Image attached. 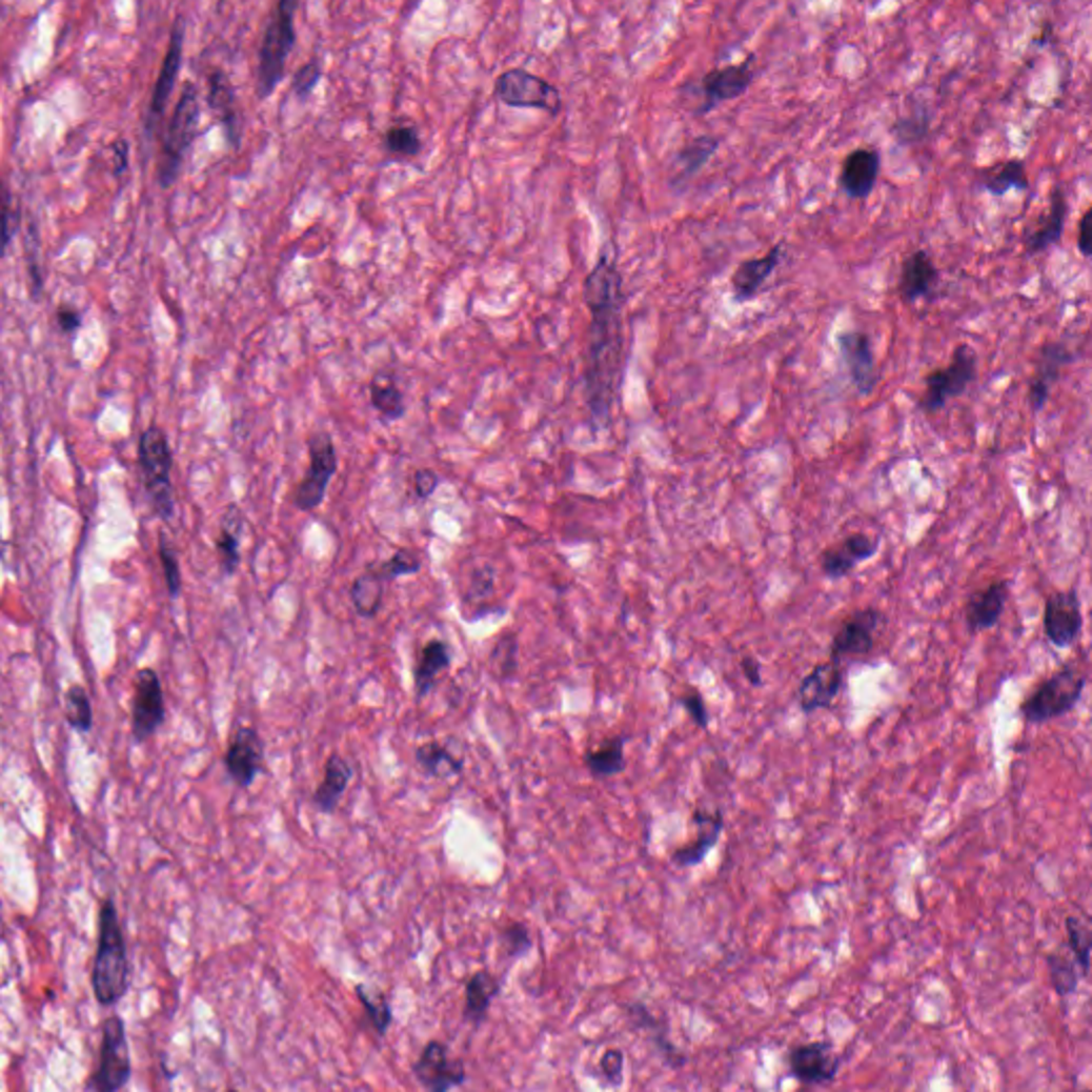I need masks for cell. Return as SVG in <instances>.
<instances>
[{
    "label": "cell",
    "mask_w": 1092,
    "mask_h": 1092,
    "mask_svg": "<svg viewBox=\"0 0 1092 1092\" xmlns=\"http://www.w3.org/2000/svg\"><path fill=\"white\" fill-rule=\"evenodd\" d=\"M585 303L591 317L585 393L595 429L610 423L612 404L619 396L623 367H626V338H623V276L610 244L600 252L598 263L585 278Z\"/></svg>",
    "instance_id": "1"
},
{
    "label": "cell",
    "mask_w": 1092,
    "mask_h": 1092,
    "mask_svg": "<svg viewBox=\"0 0 1092 1092\" xmlns=\"http://www.w3.org/2000/svg\"><path fill=\"white\" fill-rule=\"evenodd\" d=\"M128 984V960H126V948L122 928L118 922V913L112 901H107L101 909V924H99V950L95 958V971H93V986L99 1003L114 1005L118 1003Z\"/></svg>",
    "instance_id": "2"
},
{
    "label": "cell",
    "mask_w": 1092,
    "mask_h": 1092,
    "mask_svg": "<svg viewBox=\"0 0 1092 1092\" xmlns=\"http://www.w3.org/2000/svg\"><path fill=\"white\" fill-rule=\"evenodd\" d=\"M299 9L297 0H280L263 33L261 49H259V73H257V95L259 99H267L276 93L282 82V75L288 62V56L297 43L295 33V12Z\"/></svg>",
    "instance_id": "3"
},
{
    "label": "cell",
    "mask_w": 1092,
    "mask_h": 1092,
    "mask_svg": "<svg viewBox=\"0 0 1092 1092\" xmlns=\"http://www.w3.org/2000/svg\"><path fill=\"white\" fill-rule=\"evenodd\" d=\"M1084 687L1086 674L1077 666L1067 664L1033 689V693L1020 705V713L1031 726L1048 724L1069 715L1079 702Z\"/></svg>",
    "instance_id": "4"
},
{
    "label": "cell",
    "mask_w": 1092,
    "mask_h": 1092,
    "mask_svg": "<svg viewBox=\"0 0 1092 1092\" xmlns=\"http://www.w3.org/2000/svg\"><path fill=\"white\" fill-rule=\"evenodd\" d=\"M139 465L143 472L145 489L149 493L154 510L163 519H171L176 510L174 487H171V448L161 427H147L139 438Z\"/></svg>",
    "instance_id": "5"
},
{
    "label": "cell",
    "mask_w": 1092,
    "mask_h": 1092,
    "mask_svg": "<svg viewBox=\"0 0 1092 1092\" xmlns=\"http://www.w3.org/2000/svg\"><path fill=\"white\" fill-rule=\"evenodd\" d=\"M199 116H201L199 93H197V86L188 82L180 95V101L176 103V109L171 114V120H169V126L165 133L163 156H161V165H159L161 186L167 188L178 180L186 154L197 137Z\"/></svg>",
    "instance_id": "6"
},
{
    "label": "cell",
    "mask_w": 1092,
    "mask_h": 1092,
    "mask_svg": "<svg viewBox=\"0 0 1092 1092\" xmlns=\"http://www.w3.org/2000/svg\"><path fill=\"white\" fill-rule=\"evenodd\" d=\"M977 352L969 344H958L952 352L948 367L932 369L926 378V393L919 402V410L934 414L948 406V402L960 398L977 378Z\"/></svg>",
    "instance_id": "7"
},
{
    "label": "cell",
    "mask_w": 1092,
    "mask_h": 1092,
    "mask_svg": "<svg viewBox=\"0 0 1092 1092\" xmlns=\"http://www.w3.org/2000/svg\"><path fill=\"white\" fill-rule=\"evenodd\" d=\"M309 465L303 481L295 491V506L303 512L317 510L327 496L329 483L338 472V452L331 436L327 431H319L307 442Z\"/></svg>",
    "instance_id": "8"
},
{
    "label": "cell",
    "mask_w": 1092,
    "mask_h": 1092,
    "mask_svg": "<svg viewBox=\"0 0 1092 1092\" xmlns=\"http://www.w3.org/2000/svg\"><path fill=\"white\" fill-rule=\"evenodd\" d=\"M496 97L508 107H533L549 114L562 109L560 90L525 68L502 73L496 82Z\"/></svg>",
    "instance_id": "9"
},
{
    "label": "cell",
    "mask_w": 1092,
    "mask_h": 1092,
    "mask_svg": "<svg viewBox=\"0 0 1092 1092\" xmlns=\"http://www.w3.org/2000/svg\"><path fill=\"white\" fill-rule=\"evenodd\" d=\"M1084 630L1081 600L1077 589L1048 595L1044 606V634L1056 649H1071Z\"/></svg>",
    "instance_id": "10"
},
{
    "label": "cell",
    "mask_w": 1092,
    "mask_h": 1092,
    "mask_svg": "<svg viewBox=\"0 0 1092 1092\" xmlns=\"http://www.w3.org/2000/svg\"><path fill=\"white\" fill-rule=\"evenodd\" d=\"M884 614L877 608L853 610L843 619L830 645V660L843 662L845 658H865L875 647V634L882 628Z\"/></svg>",
    "instance_id": "11"
},
{
    "label": "cell",
    "mask_w": 1092,
    "mask_h": 1092,
    "mask_svg": "<svg viewBox=\"0 0 1092 1092\" xmlns=\"http://www.w3.org/2000/svg\"><path fill=\"white\" fill-rule=\"evenodd\" d=\"M130 1077V1056L124 1025L120 1018H109L103 1027L101 1060L95 1073L97 1092H118Z\"/></svg>",
    "instance_id": "12"
},
{
    "label": "cell",
    "mask_w": 1092,
    "mask_h": 1092,
    "mask_svg": "<svg viewBox=\"0 0 1092 1092\" xmlns=\"http://www.w3.org/2000/svg\"><path fill=\"white\" fill-rule=\"evenodd\" d=\"M224 768L232 784L242 790H248L257 782V776L265 770V743L255 728L242 726L232 734L224 753Z\"/></svg>",
    "instance_id": "13"
},
{
    "label": "cell",
    "mask_w": 1092,
    "mask_h": 1092,
    "mask_svg": "<svg viewBox=\"0 0 1092 1092\" xmlns=\"http://www.w3.org/2000/svg\"><path fill=\"white\" fill-rule=\"evenodd\" d=\"M838 350L857 396L869 398L879 384L873 340L865 331H845L838 336Z\"/></svg>",
    "instance_id": "14"
},
{
    "label": "cell",
    "mask_w": 1092,
    "mask_h": 1092,
    "mask_svg": "<svg viewBox=\"0 0 1092 1092\" xmlns=\"http://www.w3.org/2000/svg\"><path fill=\"white\" fill-rule=\"evenodd\" d=\"M412 1073L427 1092H450L467 1081L463 1060L450 1058L448 1048L436 1039L423 1048L421 1056L412 1065Z\"/></svg>",
    "instance_id": "15"
},
{
    "label": "cell",
    "mask_w": 1092,
    "mask_h": 1092,
    "mask_svg": "<svg viewBox=\"0 0 1092 1092\" xmlns=\"http://www.w3.org/2000/svg\"><path fill=\"white\" fill-rule=\"evenodd\" d=\"M753 60L755 56H747L739 64H728L722 68H711L705 77H702V95H705V105L700 107V114H709L717 105L726 101L741 99L753 84Z\"/></svg>",
    "instance_id": "16"
},
{
    "label": "cell",
    "mask_w": 1092,
    "mask_h": 1092,
    "mask_svg": "<svg viewBox=\"0 0 1092 1092\" xmlns=\"http://www.w3.org/2000/svg\"><path fill=\"white\" fill-rule=\"evenodd\" d=\"M165 722V697L161 679L154 670L143 668L137 674L133 697V732L137 741L149 739Z\"/></svg>",
    "instance_id": "17"
},
{
    "label": "cell",
    "mask_w": 1092,
    "mask_h": 1092,
    "mask_svg": "<svg viewBox=\"0 0 1092 1092\" xmlns=\"http://www.w3.org/2000/svg\"><path fill=\"white\" fill-rule=\"evenodd\" d=\"M845 685V670L841 662L828 660L817 664L798 685L796 697L805 715H813L822 709H830Z\"/></svg>",
    "instance_id": "18"
},
{
    "label": "cell",
    "mask_w": 1092,
    "mask_h": 1092,
    "mask_svg": "<svg viewBox=\"0 0 1092 1092\" xmlns=\"http://www.w3.org/2000/svg\"><path fill=\"white\" fill-rule=\"evenodd\" d=\"M790 1075L805 1086H822L830 1084L841 1067V1058L834 1054L830 1042H811L801 1044L788 1054Z\"/></svg>",
    "instance_id": "19"
},
{
    "label": "cell",
    "mask_w": 1092,
    "mask_h": 1092,
    "mask_svg": "<svg viewBox=\"0 0 1092 1092\" xmlns=\"http://www.w3.org/2000/svg\"><path fill=\"white\" fill-rule=\"evenodd\" d=\"M879 549V538L857 531L847 535L843 542H838L832 549H826L822 553L820 566L824 577L828 579H845L851 574L857 566L869 562Z\"/></svg>",
    "instance_id": "20"
},
{
    "label": "cell",
    "mask_w": 1092,
    "mask_h": 1092,
    "mask_svg": "<svg viewBox=\"0 0 1092 1092\" xmlns=\"http://www.w3.org/2000/svg\"><path fill=\"white\" fill-rule=\"evenodd\" d=\"M184 31H186V22L182 18H178L176 26L171 31V37H169L165 60L161 64L159 77H156V84H154V90H151L149 116H147V128L149 130H151V126H156V122H159L161 116L165 114V107H167L169 97L174 93V86L178 82L180 66H182V49H184Z\"/></svg>",
    "instance_id": "21"
},
{
    "label": "cell",
    "mask_w": 1092,
    "mask_h": 1092,
    "mask_svg": "<svg viewBox=\"0 0 1092 1092\" xmlns=\"http://www.w3.org/2000/svg\"><path fill=\"white\" fill-rule=\"evenodd\" d=\"M786 259V244L778 242L774 244L766 255L757 257V259H747L743 261L734 276H732V299L743 305V303H749L753 301L762 286L770 280V276L778 269V265L784 263Z\"/></svg>",
    "instance_id": "22"
},
{
    "label": "cell",
    "mask_w": 1092,
    "mask_h": 1092,
    "mask_svg": "<svg viewBox=\"0 0 1092 1092\" xmlns=\"http://www.w3.org/2000/svg\"><path fill=\"white\" fill-rule=\"evenodd\" d=\"M882 169V156L875 147H857L847 154L838 184L849 199L863 201L871 197Z\"/></svg>",
    "instance_id": "23"
},
{
    "label": "cell",
    "mask_w": 1092,
    "mask_h": 1092,
    "mask_svg": "<svg viewBox=\"0 0 1092 1092\" xmlns=\"http://www.w3.org/2000/svg\"><path fill=\"white\" fill-rule=\"evenodd\" d=\"M1073 361H1075L1073 352L1060 342H1048L1042 346L1037 371L1029 386V404L1035 414H1039L1046 408L1052 388L1060 378L1063 367L1071 365Z\"/></svg>",
    "instance_id": "24"
},
{
    "label": "cell",
    "mask_w": 1092,
    "mask_h": 1092,
    "mask_svg": "<svg viewBox=\"0 0 1092 1092\" xmlns=\"http://www.w3.org/2000/svg\"><path fill=\"white\" fill-rule=\"evenodd\" d=\"M691 822L697 828L695 838L689 845L672 851V863L683 869H691V867L705 863V857L711 853V849L717 845V841L722 838V832H724V815L720 809L717 811L695 809L691 815Z\"/></svg>",
    "instance_id": "25"
},
{
    "label": "cell",
    "mask_w": 1092,
    "mask_h": 1092,
    "mask_svg": "<svg viewBox=\"0 0 1092 1092\" xmlns=\"http://www.w3.org/2000/svg\"><path fill=\"white\" fill-rule=\"evenodd\" d=\"M1009 598V583L998 581L988 585L982 591H975L965 606V621L971 634H982L992 630L1005 612V604Z\"/></svg>",
    "instance_id": "26"
},
{
    "label": "cell",
    "mask_w": 1092,
    "mask_h": 1092,
    "mask_svg": "<svg viewBox=\"0 0 1092 1092\" xmlns=\"http://www.w3.org/2000/svg\"><path fill=\"white\" fill-rule=\"evenodd\" d=\"M939 278L942 276H939L937 265L932 263V259L928 257L926 250L919 248L903 261L901 278H898V295L905 303H915L934 290V286L939 284Z\"/></svg>",
    "instance_id": "27"
},
{
    "label": "cell",
    "mask_w": 1092,
    "mask_h": 1092,
    "mask_svg": "<svg viewBox=\"0 0 1092 1092\" xmlns=\"http://www.w3.org/2000/svg\"><path fill=\"white\" fill-rule=\"evenodd\" d=\"M1067 211H1069L1067 195H1065L1063 186H1054L1052 193H1050L1048 214L1039 220V226L1035 230H1031L1029 236L1025 238L1027 255L1033 257V255L1046 252V250H1050L1052 246H1056L1063 240Z\"/></svg>",
    "instance_id": "28"
},
{
    "label": "cell",
    "mask_w": 1092,
    "mask_h": 1092,
    "mask_svg": "<svg viewBox=\"0 0 1092 1092\" xmlns=\"http://www.w3.org/2000/svg\"><path fill=\"white\" fill-rule=\"evenodd\" d=\"M209 107L216 112L226 139L232 147H240L242 137V122H240V109H238V97L232 90V84L228 82L226 73L214 70L209 75V93H207Z\"/></svg>",
    "instance_id": "29"
},
{
    "label": "cell",
    "mask_w": 1092,
    "mask_h": 1092,
    "mask_svg": "<svg viewBox=\"0 0 1092 1092\" xmlns=\"http://www.w3.org/2000/svg\"><path fill=\"white\" fill-rule=\"evenodd\" d=\"M502 982L487 969L477 971L465 984V1000H463V1020L467 1025L481 1027L487 1016L491 1003L498 998Z\"/></svg>",
    "instance_id": "30"
},
{
    "label": "cell",
    "mask_w": 1092,
    "mask_h": 1092,
    "mask_svg": "<svg viewBox=\"0 0 1092 1092\" xmlns=\"http://www.w3.org/2000/svg\"><path fill=\"white\" fill-rule=\"evenodd\" d=\"M350 782H352V766L340 753H331L325 764L323 782L315 790V794H311V803L317 805V809L321 813H327V815L336 813Z\"/></svg>",
    "instance_id": "31"
},
{
    "label": "cell",
    "mask_w": 1092,
    "mask_h": 1092,
    "mask_svg": "<svg viewBox=\"0 0 1092 1092\" xmlns=\"http://www.w3.org/2000/svg\"><path fill=\"white\" fill-rule=\"evenodd\" d=\"M242 533H244V514H242L240 506L230 504L226 508L224 517H222L220 533H218V540H216L218 560H220L222 572L226 577H232L240 568V562H242V555H240Z\"/></svg>",
    "instance_id": "32"
},
{
    "label": "cell",
    "mask_w": 1092,
    "mask_h": 1092,
    "mask_svg": "<svg viewBox=\"0 0 1092 1092\" xmlns=\"http://www.w3.org/2000/svg\"><path fill=\"white\" fill-rule=\"evenodd\" d=\"M628 1016H630V1023L639 1029H645L647 1033H651V1042L653 1046L658 1048L662 1060L670 1067V1069H681L685 1063H687V1056L668 1039V1027L664 1023H660L658 1018L651 1016V1011L643 1005V1003H632L626 1007Z\"/></svg>",
    "instance_id": "33"
},
{
    "label": "cell",
    "mask_w": 1092,
    "mask_h": 1092,
    "mask_svg": "<svg viewBox=\"0 0 1092 1092\" xmlns=\"http://www.w3.org/2000/svg\"><path fill=\"white\" fill-rule=\"evenodd\" d=\"M450 647L444 641H429L421 653L414 668V689L417 700H423L436 685L438 676L450 668Z\"/></svg>",
    "instance_id": "34"
},
{
    "label": "cell",
    "mask_w": 1092,
    "mask_h": 1092,
    "mask_svg": "<svg viewBox=\"0 0 1092 1092\" xmlns=\"http://www.w3.org/2000/svg\"><path fill=\"white\" fill-rule=\"evenodd\" d=\"M720 145H722V139L715 135H700V137H693L689 143H685L681 147V151L676 154V163L681 167L676 182H687L693 176H697L711 163Z\"/></svg>",
    "instance_id": "35"
},
{
    "label": "cell",
    "mask_w": 1092,
    "mask_h": 1092,
    "mask_svg": "<svg viewBox=\"0 0 1092 1092\" xmlns=\"http://www.w3.org/2000/svg\"><path fill=\"white\" fill-rule=\"evenodd\" d=\"M626 736L606 739L600 747L585 753V766L595 778H608L626 768Z\"/></svg>",
    "instance_id": "36"
},
{
    "label": "cell",
    "mask_w": 1092,
    "mask_h": 1092,
    "mask_svg": "<svg viewBox=\"0 0 1092 1092\" xmlns=\"http://www.w3.org/2000/svg\"><path fill=\"white\" fill-rule=\"evenodd\" d=\"M982 188L992 197H1003L1009 190H1029V176L1023 161L1011 159L992 169L982 171Z\"/></svg>",
    "instance_id": "37"
},
{
    "label": "cell",
    "mask_w": 1092,
    "mask_h": 1092,
    "mask_svg": "<svg viewBox=\"0 0 1092 1092\" xmlns=\"http://www.w3.org/2000/svg\"><path fill=\"white\" fill-rule=\"evenodd\" d=\"M414 757H417V764L421 766V770L433 778H448V776H457L463 772V760L452 755L444 745H440L436 741H427V743L419 745L414 751Z\"/></svg>",
    "instance_id": "38"
},
{
    "label": "cell",
    "mask_w": 1092,
    "mask_h": 1092,
    "mask_svg": "<svg viewBox=\"0 0 1092 1092\" xmlns=\"http://www.w3.org/2000/svg\"><path fill=\"white\" fill-rule=\"evenodd\" d=\"M382 600H384V583L367 566L350 585V602L359 616L373 619L382 608Z\"/></svg>",
    "instance_id": "39"
},
{
    "label": "cell",
    "mask_w": 1092,
    "mask_h": 1092,
    "mask_svg": "<svg viewBox=\"0 0 1092 1092\" xmlns=\"http://www.w3.org/2000/svg\"><path fill=\"white\" fill-rule=\"evenodd\" d=\"M1065 928H1067V946L1071 952V960L1075 963L1079 977L1086 979L1088 971H1090V946H1092L1090 926L1077 915H1069L1065 919Z\"/></svg>",
    "instance_id": "40"
},
{
    "label": "cell",
    "mask_w": 1092,
    "mask_h": 1092,
    "mask_svg": "<svg viewBox=\"0 0 1092 1092\" xmlns=\"http://www.w3.org/2000/svg\"><path fill=\"white\" fill-rule=\"evenodd\" d=\"M355 994L363 1005L369 1027L376 1031L378 1037H386V1033H388V1029H391V1023H393V1011H391V1005H388L386 996L371 994L365 984H357Z\"/></svg>",
    "instance_id": "41"
},
{
    "label": "cell",
    "mask_w": 1092,
    "mask_h": 1092,
    "mask_svg": "<svg viewBox=\"0 0 1092 1092\" xmlns=\"http://www.w3.org/2000/svg\"><path fill=\"white\" fill-rule=\"evenodd\" d=\"M421 558L417 555V551L412 549H400L396 551L391 558H388L386 562H378V564H369L371 572L386 585L391 583L396 579H402V577H412V574H419L421 570Z\"/></svg>",
    "instance_id": "42"
},
{
    "label": "cell",
    "mask_w": 1092,
    "mask_h": 1092,
    "mask_svg": "<svg viewBox=\"0 0 1092 1092\" xmlns=\"http://www.w3.org/2000/svg\"><path fill=\"white\" fill-rule=\"evenodd\" d=\"M369 398H371V406L386 421H398L406 412L404 393L391 382H371Z\"/></svg>",
    "instance_id": "43"
},
{
    "label": "cell",
    "mask_w": 1092,
    "mask_h": 1092,
    "mask_svg": "<svg viewBox=\"0 0 1092 1092\" xmlns=\"http://www.w3.org/2000/svg\"><path fill=\"white\" fill-rule=\"evenodd\" d=\"M1048 969H1050V982H1052V988L1058 996L1067 998L1071 994H1075L1077 986H1079V971L1075 967L1073 960H1069L1065 954H1050L1048 956Z\"/></svg>",
    "instance_id": "44"
},
{
    "label": "cell",
    "mask_w": 1092,
    "mask_h": 1092,
    "mask_svg": "<svg viewBox=\"0 0 1092 1092\" xmlns=\"http://www.w3.org/2000/svg\"><path fill=\"white\" fill-rule=\"evenodd\" d=\"M66 720L77 732H88L93 728L90 697L80 685L66 691Z\"/></svg>",
    "instance_id": "45"
},
{
    "label": "cell",
    "mask_w": 1092,
    "mask_h": 1092,
    "mask_svg": "<svg viewBox=\"0 0 1092 1092\" xmlns=\"http://www.w3.org/2000/svg\"><path fill=\"white\" fill-rule=\"evenodd\" d=\"M16 230V209L9 184L0 176V259L5 257Z\"/></svg>",
    "instance_id": "46"
},
{
    "label": "cell",
    "mask_w": 1092,
    "mask_h": 1092,
    "mask_svg": "<svg viewBox=\"0 0 1092 1092\" xmlns=\"http://www.w3.org/2000/svg\"><path fill=\"white\" fill-rule=\"evenodd\" d=\"M386 147L391 154L400 156H417L421 151V137L417 126L412 124H398L386 130Z\"/></svg>",
    "instance_id": "47"
},
{
    "label": "cell",
    "mask_w": 1092,
    "mask_h": 1092,
    "mask_svg": "<svg viewBox=\"0 0 1092 1092\" xmlns=\"http://www.w3.org/2000/svg\"><path fill=\"white\" fill-rule=\"evenodd\" d=\"M502 942H504L506 954L510 958H521V956H525L533 948L531 934H529V930H527V926L523 922L506 924L502 928Z\"/></svg>",
    "instance_id": "48"
},
{
    "label": "cell",
    "mask_w": 1092,
    "mask_h": 1092,
    "mask_svg": "<svg viewBox=\"0 0 1092 1092\" xmlns=\"http://www.w3.org/2000/svg\"><path fill=\"white\" fill-rule=\"evenodd\" d=\"M517 641L512 634H506L498 641L493 653H491V666L498 672V676L508 679L517 670Z\"/></svg>",
    "instance_id": "49"
},
{
    "label": "cell",
    "mask_w": 1092,
    "mask_h": 1092,
    "mask_svg": "<svg viewBox=\"0 0 1092 1092\" xmlns=\"http://www.w3.org/2000/svg\"><path fill=\"white\" fill-rule=\"evenodd\" d=\"M493 587H496V572L491 566H483V568L474 570L470 577V591H467L470 604H474L477 608H483L487 602V595L493 593ZM481 616H485V610H481Z\"/></svg>",
    "instance_id": "50"
},
{
    "label": "cell",
    "mask_w": 1092,
    "mask_h": 1092,
    "mask_svg": "<svg viewBox=\"0 0 1092 1092\" xmlns=\"http://www.w3.org/2000/svg\"><path fill=\"white\" fill-rule=\"evenodd\" d=\"M321 75H323V68L319 64V60H309L307 64H303L297 75L292 77V90L295 95L305 101L311 97V93L317 90L319 82H321Z\"/></svg>",
    "instance_id": "51"
},
{
    "label": "cell",
    "mask_w": 1092,
    "mask_h": 1092,
    "mask_svg": "<svg viewBox=\"0 0 1092 1092\" xmlns=\"http://www.w3.org/2000/svg\"><path fill=\"white\" fill-rule=\"evenodd\" d=\"M679 705L687 711V715L693 720V724H695L700 730H707V728H709L711 715H709V709H707L705 695L700 693V689L689 687V689L679 697Z\"/></svg>",
    "instance_id": "52"
},
{
    "label": "cell",
    "mask_w": 1092,
    "mask_h": 1092,
    "mask_svg": "<svg viewBox=\"0 0 1092 1092\" xmlns=\"http://www.w3.org/2000/svg\"><path fill=\"white\" fill-rule=\"evenodd\" d=\"M623 1067H626V1054L619 1048H608L600 1058V1075L610 1088H619L623 1084Z\"/></svg>",
    "instance_id": "53"
},
{
    "label": "cell",
    "mask_w": 1092,
    "mask_h": 1092,
    "mask_svg": "<svg viewBox=\"0 0 1092 1092\" xmlns=\"http://www.w3.org/2000/svg\"><path fill=\"white\" fill-rule=\"evenodd\" d=\"M928 116L926 114H913V116H905L901 118L896 124H894V135L898 139V143H913V141H919L926 130H928Z\"/></svg>",
    "instance_id": "54"
},
{
    "label": "cell",
    "mask_w": 1092,
    "mask_h": 1092,
    "mask_svg": "<svg viewBox=\"0 0 1092 1092\" xmlns=\"http://www.w3.org/2000/svg\"><path fill=\"white\" fill-rule=\"evenodd\" d=\"M159 553H161V564H163V570H165V581H167L169 595L176 598L180 593V589H182V574H180V564H178L176 551L167 544L165 538L161 540Z\"/></svg>",
    "instance_id": "55"
},
{
    "label": "cell",
    "mask_w": 1092,
    "mask_h": 1092,
    "mask_svg": "<svg viewBox=\"0 0 1092 1092\" xmlns=\"http://www.w3.org/2000/svg\"><path fill=\"white\" fill-rule=\"evenodd\" d=\"M412 483H414V496H417V500L425 502V500H429V498L436 493V489H438V485H440V477H438L433 470H419V472L414 474V481H412Z\"/></svg>",
    "instance_id": "56"
},
{
    "label": "cell",
    "mask_w": 1092,
    "mask_h": 1092,
    "mask_svg": "<svg viewBox=\"0 0 1092 1092\" xmlns=\"http://www.w3.org/2000/svg\"><path fill=\"white\" fill-rule=\"evenodd\" d=\"M1090 228H1092V207H1088L1084 211V216L1079 218V226H1077V250L1084 259H1090L1092 257V236H1090Z\"/></svg>",
    "instance_id": "57"
},
{
    "label": "cell",
    "mask_w": 1092,
    "mask_h": 1092,
    "mask_svg": "<svg viewBox=\"0 0 1092 1092\" xmlns=\"http://www.w3.org/2000/svg\"><path fill=\"white\" fill-rule=\"evenodd\" d=\"M741 670H743L745 679H747L753 687H760V685H762V664H760L755 658H751V655L743 658V662H741Z\"/></svg>",
    "instance_id": "58"
},
{
    "label": "cell",
    "mask_w": 1092,
    "mask_h": 1092,
    "mask_svg": "<svg viewBox=\"0 0 1092 1092\" xmlns=\"http://www.w3.org/2000/svg\"><path fill=\"white\" fill-rule=\"evenodd\" d=\"M58 323L62 327V331H75L77 327L82 325V315L80 311H75L70 307H64L58 311Z\"/></svg>",
    "instance_id": "59"
},
{
    "label": "cell",
    "mask_w": 1092,
    "mask_h": 1092,
    "mask_svg": "<svg viewBox=\"0 0 1092 1092\" xmlns=\"http://www.w3.org/2000/svg\"><path fill=\"white\" fill-rule=\"evenodd\" d=\"M114 159H116V163L120 165L118 169L124 171V169H126V143H124V141H118V143H116V154H114Z\"/></svg>",
    "instance_id": "60"
},
{
    "label": "cell",
    "mask_w": 1092,
    "mask_h": 1092,
    "mask_svg": "<svg viewBox=\"0 0 1092 1092\" xmlns=\"http://www.w3.org/2000/svg\"><path fill=\"white\" fill-rule=\"evenodd\" d=\"M226 1092H238V1090H226Z\"/></svg>",
    "instance_id": "61"
},
{
    "label": "cell",
    "mask_w": 1092,
    "mask_h": 1092,
    "mask_svg": "<svg viewBox=\"0 0 1092 1092\" xmlns=\"http://www.w3.org/2000/svg\"><path fill=\"white\" fill-rule=\"evenodd\" d=\"M1079 1092H1090V1090H1079Z\"/></svg>",
    "instance_id": "62"
}]
</instances>
